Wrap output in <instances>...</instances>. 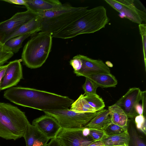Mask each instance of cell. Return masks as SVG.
Wrapping results in <instances>:
<instances>
[{
  "mask_svg": "<svg viewBox=\"0 0 146 146\" xmlns=\"http://www.w3.org/2000/svg\"><path fill=\"white\" fill-rule=\"evenodd\" d=\"M45 146H62L56 137L51 139L50 141Z\"/></svg>",
  "mask_w": 146,
  "mask_h": 146,
  "instance_id": "cell-33",
  "label": "cell"
},
{
  "mask_svg": "<svg viewBox=\"0 0 146 146\" xmlns=\"http://www.w3.org/2000/svg\"><path fill=\"white\" fill-rule=\"evenodd\" d=\"M62 5L58 0H26L25 6L27 10L38 13L59 8Z\"/></svg>",
  "mask_w": 146,
  "mask_h": 146,
  "instance_id": "cell-16",
  "label": "cell"
},
{
  "mask_svg": "<svg viewBox=\"0 0 146 146\" xmlns=\"http://www.w3.org/2000/svg\"><path fill=\"white\" fill-rule=\"evenodd\" d=\"M135 110L136 112L139 115H143V110L142 105L139 104L135 106Z\"/></svg>",
  "mask_w": 146,
  "mask_h": 146,
  "instance_id": "cell-35",
  "label": "cell"
},
{
  "mask_svg": "<svg viewBox=\"0 0 146 146\" xmlns=\"http://www.w3.org/2000/svg\"><path fill=\"white\" fill-rule=\"evenodd\" d=\"M108 66L110 67H112L113 66L112 64L109 61H107L105 63Z\"/></svg>",
  "mask_w": 146,
  "mask_h": 146,
  "instance_id": "cell-37",
  "label": "cell"
},
{
  "mask_svg": "<svg viewBox=\"0 0 146 146\" xmlns=\"http://www.w3.org/2000/svg\"><path fill=\"white\" fill-rule=\"evenodd\" d=\"M89 129L90 132L89 135L94 142L101 141L107 136L103 130L92 128Z\"/></svg>",
  "mask_w": 146,
  "mask_h": 146,
  "instance_id": "cell-30",
  "label": "cell"
},
{
  "mask_svg": "<svg viewBox=\"0 0 146 146\" xmlns=\"http://www.w3.org/2000/svg\"><path fill=\"white\" fill-rule=\"evenodd\" d=\"M52 34L40 31L32 37L25 45L21 55L22 62L29 68L41 67L51 50Z\"/></svg>",
  "mask_w": 146,
  "mask_h": 146,
  "instance_id": "cell-5",
  "label": "cell"
},
{
  "mask_svg": "<svg viewBox=\"0 0 146 146\" xmlns=\"http://www.w3.org/2000/svg\"><path fill=\"white\" fill-rule=\"evenodd\" d=\"M129 134L130 136L129 143L130 144V146H146L145 143L133 127H131Z\"/></svg>",
  "mask_w": 146,
  "mask_h": 146,
  "instance_id": "cell-26",
  "label": "cell"
},
{
  "mask_svg": "<svg viewBox=\"0 0 146 146\" xmlns=\"http://www.w3.org/2000/svg\"><path fill=\"white\" fill-rule=\"evenodd\" d=\"M143 92L138 88H131L114 104L120 107L128 118H133L138 115L135 106L141 100Z\"/></svg>",
  "mask_w": 146,
  "mask_h": 146,
  "instance_id": "cell-10",
  "label": "cell"
},
{
  "mask_svg": "<svg viewBox=\"0 0 146 146\" xmlns=\"http://www.w3.org/2000/svg\"><path fill=\"white\" fill-rule=\"evenodd\" d=\"M88 146H105L104 143L101 141L94 142Z\"/></svg>",
  "mask_w": 146,
  "mask_h": 146,
  "instance_id": "cell-36",
  "label": "cell"
},
{
  "mask_svg": "<svg viewBox=\"0 0 146 146\" xmlns=\"http://www.w3.org/2000/svg\"><path fill=\"white\" fill-rule=\"evenodd\" d=\"M111 122L108 110L104 109L84 127L103 131Z\"/></svg>",
  "mask_w": 146,
  "mask_h": 146,
  "instance_id": "cell-18",
  "label": "cell"
},
{
  "mask_svg": "<svg viewBox=\"0 0 146 146\" xmlns=\"http://www.w3.org/2000/svg\"><path fill=\"white\" fill-rule=\"evenodd\" d=\"M70 64L73 67L74 73H75L81 69L82 62L80 59L74 56L70 61Z\"/></svg>",
  "mask_w": 146,
  "mask_h": 146,
  "instance_id": "cell-31",
  "label": "cell"
},
{
  "mask_svg": "<svg viewBox=\"0 0 146 146\" xmlns=\"http://www.w3.org/2000/svg\"><path fill=\"white\" fill-rule=\"evenodd\" d=\"M88 7H73L66 3L59 8L38 13L42 18L40 31L52 34L77 19Z\"/></svg>",
  "mask_w": 146,
  "mask_h": 146,
  "instance_id": "cell-4",
  "label": "cell"
},
{
  "mask_svg": "<svg viewBox=\"0 0 146 146\" xmlns=\"http://www.w3.org/2000/svg\"><path fill=\"white\" fill-rule=\"evenodd\" d=\"M42 18L38 15L21 26L16 31L6 37L2 42L4 43L13 38L29 33L33 34L40 31L42 22Z\"/></svg>",
  "mask_w": 146,
  "mask_h": 146,
  "instance_id": "cell-15",
  "label": "cell"
},
{
  "mask_svg": "<svg viewBox=\"0 0 146 146\" xmlns=\"http://www.w3.org/2000/svg\"><path fill=\"white\" fill-rule=\"evenodd\" d=\"M21 59L9 62L7 66L1 84V90L16 85L23 78Z\"/></svg>",
  "mask_w": 146,
  "mask_h": 146,
  "instance_id": "cell-12",
  "label": "cell"
},
{
  "mask_svg": "<svg viewBox=\"0 0 146 146\" xmlns=\"http://www.w3.org/2000/svg\"><path fill=\"white\" fill-rule=\"evenodd\" d=\"M75 56L80 59L82 62L81 69L75 73L77 76L85 77L90 75L111 74L110 68L101 60L92 59L81 54Z\"/></svg>",
  "mask_w": 146,
  "mask_h": 146,
  "instance_id": "cell-11",
  "label": "cell"
},
{
  "mask_svg": "<svg viewBox=\"0 0 146 146\" xmlns=\"http://www.w3.org/2000/svg\"><path fill=\"white\" fill-rule=\"evenodd\" d=\"M14 54L0 40V66L7 62Z\"/></svg>",
  "mask_w": 146,
  "mask_h": 146,
  "instance_id": "cell-25",
  "label": "cell"
},
{
  "mask_svg": "<svg viewBox=\"0 0 146 146\" xmlns=\"http://www.w3.org/2000/svg\"><path fill=\"white\" fill-rule=\"evenodd\" d=\"M127 130V127H122L111 121L103 131L107 136H111L122 133Z\"/></svg>",
  "mask_w": 146,
  "mask_h": 146,
  "instance_id": "cell-24",
  "label": "cell"
},
{
  "mask_svg": "<svg viewBox=\"0 0 146 146\" xmlns=\"http://www.w3.org/2000/svg\"><path fill=\"white\" fill-rule=\"evenodd\" d=\"M33 34L29 33L12 38L4 44L14 54L17 53L22 46V43L27 38Z\"/></svg>",
  "mask_w": 146,
  "mask_h": 146,
  "instance_id": "cell-22",
  "label": "cell"
},
{
  "mask_svg": "<svg viewBox=\"0 0 146 146\" xmlns=\"http://www.w3.org/2000/svg\"><path fill=\"white\" fill-rule=\"evenodd\" d=\"M108 110L112 123L122 127H127L128 117L120 107L114 104L109 106Z\"/></svg>",
  "mask_w": 146,
  "mask_h": 146,
  "instance_id": "cell-19",
  "label": "cell"
},
{
  "mask_svg": "<svg viewBox=\"0 0 146 146\" xmlns=\"http://www.w3.org/2000/svg\"><path fill=\"white\" fill-rule=\"evenodd\" d=\"M83 127L61 128L56 137L62 146H88L94 141L89 136L83 135Z\"/></svg>",
  "mask_w": 146,
  "mask_h": 146,
  "instance_id": "cell-9",
  "label": "cell"
},
{
  "mask_svg": "<svg viewBox=\"0 0 146 146\" xmlns=\"http://www.w3.org/2000/svg\"><path fill=\"white\" fill-rule=\"evenodd\" d=\"M109 21L106 9L99 6L86 9L75 21L53 33L52 37L66 39L81 34L94 33L105 28Z\"/></svg>",
  "mask_w": 146,
  "mask_h": 146,
  "instance_id": "cell-2",
  "label": "cell"
},
{
  "mask_svg": "<svg viewBox=\"0 0 146 146\" xmlns=\"http://www.w3.org/2000/svg\"><path fill=\"white\" fill-rule=\"evenodd\" d=\"M29 123L25 113L17 107L0 102V137L15 140L23 137Z\"/></svg>",
  "mask_w": 146,
  "mask_h": 146,
  "instance_id": "cell-3",
  "label": "cell"
},
{
  "mask_svg": "<svg viewBox=\"0 0 146 146\" xmlns=\"http://www.w3.org/2000/svg\"><path fill=\"white\" fill-rule=\"evenodd\" d=\"M32 125L49 139L56 137L61 129L56 120L46 114L33 120Z\"/></svg>",
  "mask_w": 146,
  "mask_h": 146,
  "instance_id": "cell-13",
  "label": "cell"
},
{
  "mask_svg": "<svg viewBox=\"0 0 146 146\" xmlns=\"http://www.w3.org/2000/svg\"><path fill=\"white\" fill-rule=\"evenodd\" d=\"M3 96L17 105L43 111L68 109L74 102L67 96L22 87L7 89L4 92Z\"/></svg>",
  "mask_w": 146,
  "mask_h": 146,
  "instance_id": "cell-1",
  "label": "cell"
},
{
  "mask_svg": "<svg viewBox=\"0 0 146 146\" xmlns=\"http://www.w3.org/2000/svg\"><path fill=\"white\" fill-rule=\"evenodd\" d=\"M84 97L89 104L96 111L102 110L105 107L103 100L97 94L89 96H84Z\"/></svg>",
  "mask_w": 146,
  "mask_h": 146,
  "instance_id": "cell-23",
  "label": "cell"
},
{
  "mask_svg": "<svg viewBox=\"0 0 146 146\" xmlns=\"http://www.w3.org/2000/svg\"><path fill=\"white\" fill-rule=\"evenodd\" d=\"M2 1L10 3L24 5H25L26 2V0H3Z\"/></svg>",
  "mask_w": 146,
  "mask_h": 146,
  "instance_id": "cell-32",
  "label": "cell"
},
{
  "mask_svg": "<svg viewBox=\"0 0 146 146\" xmlns=\"http://www.w3.org/2000/svg\"><path fill=\"white\" fill-rule=\"evenodd\" d=\"M23 137L26 146H45L50 139L30 123L26 127Z\"/></svg>",
  "mask_w": 146,
  "mask_h": 146,
  "instance_id": "cell-14",
  "label": "cell"
},
{
  "mask_svg": "<svg viewBox=\"0 0 146 146\" xmlns=\"http://www.w3.org/2000/svg\"><path fill=\"white\" fill-rule=\"evenodd\" d=\"M129 146V145H127L126 144H125V145H114V146Z\"/></svg>",
  "mask_w": 146,
  "mask_h": 146,
  "instance_id": "cell-38",
  "label": "cell"
},
{
  "mask_svg": "<svg viewBox=\"0 0 146 146\" xmlns=\"http://www.w3.org/2000/svg\"><path fill=\"white\" fill-rule=\"evenodd\" d=\"M85 77L90 80L98 87H115L117 84L116 79L111 74L90 75Z\"/></svg>",
  "mask_w": 146,
  "mask_h": 146,
  "instance_id": "cell-17",
  "label": "cell"
},
{
  "mask_svg": "<svg viewBox=\"0 0 146 146\" xmlns=\"http://www.w3.org/2000/svg\"><path fill=\"white\" fill-rule=\"evenodd\" d=\"M130 136L128 130L124 133L111 136H106L102 140L105 146L127 145H129Z\"/></svg>",
  "mask_w": 146,
  "mask_h": 146,
  "instance_id": "cell-20",
  "label": "cell"
},
{
  "mask_svg": "<svg viewBox=\"0 0 146 146\" xmlns=\"http://www.w3.org/2000/svg\"><path fill=\"white\" fill-rule=\"evenodd\" d=\"M84 95V94H81L78 98L72 104L70 109L78 113L96 112L85 100Z\"/></svg>",
  "mask_w": 146,
  "mask_h": 146,
  "instance_id": "cell-21",
  "label": "cell"
},
{
  "mask_svg": "<svg viewBox=\"0 0 146 146\" xmlns=\"http://www.w3.org/2000/svg\"><path fill=\"white\" fill-rule=\"evenodd\" d=\"M139 27L140 34L142 38L143 54L145 68L146 60V25L141 23L139 24Z\"/></svg>",
  "mask_w": 146,
  "mask_h": 146,
  "instance_id": "cell-28",
  "label": "cell"
},
{
  "mask_svg": "<svg viewBox=\"0 0 146 146\" xmlns=\"http://www.w3.org/2000/svg\"><path fill=\"white\" fill-rule=\"evenodd\" d=\"M135 122L137 128L146 134V122L145 116L143 115H138L135 117Z\"/></svg>",
  "mask_w": 146,
  "mask_h": 146,
  "instance_id": "cell-29",
  "label": "cell"
},
{
  "mask_svg": "<svg viewBox=\"0 0 146 146\" xmlns=\"http://www.w3.org/2000/svg\"><path fill=\"white\" fill-rule=\"evenodd\" d=\"M7 64L0 66V87L2 78L6 71Z\"/></svg>",
  "mask_w": 146,
  "mask_h": 146,
  "instance_id": "cell-34",
  "label": "cell"
},
{
  "mask_svg": "<svg viewBox=\"0 0 146 146\" xmlns=\"http://www.w3.org/2000/svg\"><path fill=\"white\" fill-rule=\"evenodd\" d=\"M113 8L119 13L121 18H125L139 24L146 22V9L138 0H105Z\"/></svg>",
  "mask_w": 146,
  "mask_h": 146,
  "instance_id": "cell-7",
  "label": "cell"
},
{
  "mask_svg": "<svg viewBox=\"0 0 146 146\" xmlns=\"http://www.w3.org/2000/svg\"><path fill=\"white\" fill-rule=\"evenodd\" d=\"M86 78L85 82L82 86L85 96H89L97 94L98 87L89 79Z\"/></svg>",
  "mask_w": 146,
  "mask_h": 146,
  "instance_id": "cell-27",
  "label": "cell"
},
{
  "mask_svg": "<svg viewBox=\"0 0 146 146\" xmlns=\"http://www.w3.org/2000/svg\"><path fill=\"white\" fill-rule=\"evenodd\" d=\"M38 15L31 11L16 13L11 17L0 22V40L2 41L22 25Z\"/></svg>",
  "mask_w": 146,
  "mask_h": 146,
  "instance_id": "cell-8",
  "label": "cell"
},
{
  "mask_svg": "<svg viewBox=\"0 0 146 146\" xmlns=\"http://www.w3.org/2000/svg\"></svg>",
  "mask_w": 146,
  "mask_h": 146,
  "instance_id": "cell-39",
  "label": "cell"
},
{
  "mask_svg": "<svg viewBox=\"0 0 146 146\" xmlns=\"http://www.w3.org/2000/svg\"><path fill=\"white\" fill-rule=\"evenodd\" d=\"M45 114L52 116L57 121L61 128H79L84 127L100 111L94 112L78 113L68 108L46 110Z\"/></svg>",
  "mask_w": 146,
  "mask_h": 146,
  "instance_id": "cell-6",
  "label": "cell"
}]
</instances>
